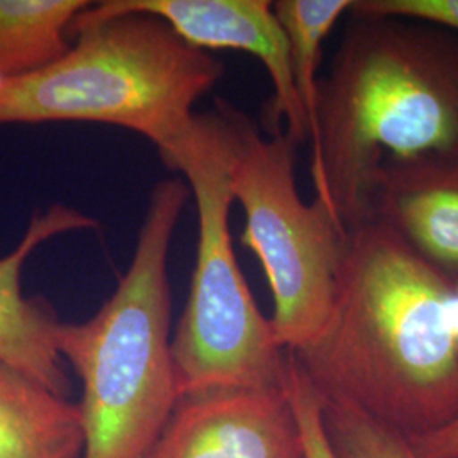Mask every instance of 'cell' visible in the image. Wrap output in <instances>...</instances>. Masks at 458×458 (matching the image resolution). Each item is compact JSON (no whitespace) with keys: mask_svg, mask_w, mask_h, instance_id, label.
<instances>
[{"mask_svg":"<svg viewBox=\"0 0 458 458\" xmlns=\"http://www.w3.org/2000/svg\"><path fill=\"white\" fill-rule=\"evenodd\" d=\"M454 278L377 219L346 229L333 306L311 344L289 352L323 403L406 438L458 416Z\"/></svg>","mask_w":458,"mask_h":458,"instance_id":"6da1fadb","label":"cell"},{"mask_svg":"<svg viewBox=\"0 0 458 458\" xmlns=\"http://www.w3.org/2000/svg\"><path fill=\"white\" fill-rule=\"evenodd\" d=\"M433 153H458V34L350 9L318 85L314 199L352 228L370 219L382 165Z\"/></svg>","mask_w":458,"mask_h":458,"instance_id":"7a4b0ae2","label":"cell"},{"mask_svg":"<svg viewBox=\"0 0 458 458\" xmlns=\"http://www.w3.org/2000/svg\"><path fill=\"white\" fill-rule=\"evenodd\" d=\"M191 189L151 191L131 263L90 319L60 323L58 352L82 382V458H145L181 397L172 360L168 257Z\"/></svg>","mask_w":458,"mask_h":458,"instance_id":"3957f363","label":"cell"},{"mask_svg":"<svg viewBox=\"0 0 458 458\" xmlns=\"http://www.w3.org/2000/svg\"><path fill=\"white\" fill-rule=\"evenodd\" d=\"M72 34L77 41L62 58L4 81L0 124H111L162 149L225 75L217 58L185 43L160 17L123 14Z\"/></svg>","mask_w":458,"mask_h":458,"instance_id":"277c9868","label":"cell"},{"mask_svg":"<svg viewBox=\"0 0 458 458\" xmlns=\"http://www.w3.org/2000/svg\"><path fill=\"white\" fill-rule=\"evenodd\" d=\"M160 157L185 177L199 223L189 299L170 344L179 394L284 389L287 352L251 294L233 248L229 214L234 200L213 111L192 115Z\"/></svg>","mask_w":458,"mask_h":458,"instance_id":"5b68a950","label":"cell"},{"mask_svg":"<svg viewBox=\"0 0 458 458\" xmlns=\"http://www.w3.org/2000/svg\"><path fill=\"white\" fill-rule=\"evenodd\" d=\"M228 164L229 189L245 213L242 243L262 265L274 299L270 323L285 352L311 344L333 306L346 229L327 208L306 202L295 181L297 143L265 134L229 100L213 109Z\"/></svg>","mask_w":458,"mask_h":458,"instance_id":"8992f818","label":"cell"},{"mask_svg":"<svg viewBox=\"0 0 458 458\" xmlns=\"http://www.w3.org/2000/svg\"><path fill=\"white\" fill-rule=\"evenodd\" d=\"M123 14L160 17L194 48L234 49L255 56L267 70L274 98L272 130H285L297 145L308 141V123L295 92L285 34L267 0H104L75 17L72 30Z\"/></svg>","mask_w":458,"mask_h":458,"instance_id":"52a82bcc","label":"cell"},{"mask_svg":"<svg viewBox=\"0 0 458 458\" xmlns=\"http://www.w3.org/2000/svg\"><path fill=\"white\" fill-rule=\"evenodd\" d=\"M145 458H301L285 387L183 394Z\"/></svg>","mask_w":458,"mask_h":458,"instance_id":"ba28073f","label":"cell"},{"mask_svg":"<svg viewBox=\"0 0 458 458\" xmlns=\"http://www.w3.org/2000/svg\"><path fill=\"white\" fill-rule=\"evenodd\" d=\"M98 223L75 208L53 204L34 213L21 243L0 259V360L70 399L72 382L58 352L60 319L47 299L22 293V268L34 251L55 236L98 228Z\"/></svg>","mask_w":458,"mask_h":458,"instance_id":"9c48e42d","label":"cell"},{"mask_svg":"<svg viewBox=\"0 0 458 458\" xmlns=\"http://www.w3.org/2000/svg\"><path fill=\"white\" fill-rule=\"evenodd\" d=\"M370 219L443 276L458 278V153L389 160L378 168Z\"/></svg>","mask_w":458,"mask_h":458,"instance_id":"30bf717a","label":"cell"},{"mask_svg":"<svg viewBox=\"0 0 458 458\" xmlns=\"http://www.w3.org/2000/svg\"><path fill=\"white\" fill-rule=\"evenodd\" d=\"M79 404L0 360V458H82Z\"/></svg>","mask_w":458,"mask_h":458,"instance_id":"8fae6325","label":"cell"},{"mask_svg":"<svg viewBox=\"0 0 458 458\" xmlns=\"http://www.w3.org/2000/svg\"><path fill=\"white\" fill-rule=\"evenodd\" d=\"M87 0H0V73L38 72L70 49L68 34Z\"/></svg>","mask_w":458,"mask_h":458,"instance_id":"7c38bea8","label":"cell"},{"mask_svg":"<svg viewBox=\"0 0 458 458\" xmlns=\"http://www.w3.org/2000/svg\"><path fill=\"white\" fill-rule=\"evenodd\" d=\"M353 0H277L274 14L285 34L295 92L308 123V141L316 132V104L323 45Z\"/></svg>","mask_w":458,"mask_h":458,"instance_id":"4fadbf2b","label":"cell"},{"mask_svg":"<svg viewBox=\"0 0 458 458\" xmlns=\"http://www.w3.org/2000/svg\"><path fill=\"white\" fill-rule=\"evenodd\" d=\"M321 408L327 440L335 457L416 458L406 437L360 411L340 403L323 401Z\"/></svg>","mask_w":458,"mask_h":458,"instance_id":"5bb4252c","label":"cell"},{"mask_svg":"<svg viewBox=\"0 0 458 458\" xmlns=\"http://www.w3.org/2000/svg\"><path fill=\"white\" fill-rule=\"evenodd\" d=\"M285 393L299 429L301 458H336L327 440L321 401L289 352Z\"/></svg>","mask_w":458,"mask_h":458,"instance_id":"9a60e30c","label":"cell"},{"mask_svg":"<svg viewBox=\"0 0 458 458\" xmlns=\"http://www.w3.org/2000/svg\"><path fill=\"white\" fill-rule=\"evenodd\" d=\"M352 9L410 17L458 34V0H353Z\"/></svg>","mask_w":458,"mask_h":458,"instance_id":"2e32d148","label":"cell"},{"mask_svg":"<svg viewBox=\"0 0 458 458\" xmlns=\"http://www.w3.org/2000/svg\"><path fill=\"white\" fill-rule=\"evenodd\" d=\"M408 442L416 458H458V416L448 425Z\"/></svg>","mask_w":458,"mask_h":458,"instance_id":"e0dca14e","label":"cell"},{"mask_svg":"<svg viewBox=\"0 0 458 458\" xmlns=\"http://www.w3.org/2000/svg\"><path fill=\"white\" fill-rule=\"evenodd\" d=\"M450 319L452 329L455 336V344L458 348V278L452 280V293H450Z\"/></svg>","mask_w":458,"mask_h":458,"instance_id":"ac0fdd59","label":"cell"},{"mask_svg":"<svg viewBox=\"0 0 458 458\" xmlns=\"http://www.w3.org/2000/svg\"><path fill=\"white\" fill-rule=\"evenodd\" d=\"M4 81H5V77L0 73V87H2V83H4Z\"/></svg>","mask_w":458,"mask_h":458,"instance_id":"d6986e66","label":"cell"}]
</instances>
